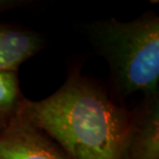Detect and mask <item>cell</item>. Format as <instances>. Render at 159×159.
Returning a JSON list of instances; mask_svg holds the SVG:
<instances>
[{
    "instance_id": "8992f818",
    "label": "cell",
    "mask_w": 159,
    "mask_h": 159,
    "mask_svg": "<svg viewBox=\"0 0 159 159\" xmlns=\"http://www.w3.org/2000/svg\"><path fill=\"white\" fill-rule=\"evenodd\" d=\"M25 98L20 89L18 71L0 69V132L18 116Z\"/></svg>"
},
{
    "instance_id": "277c9868",
    "label": "cell",
    "mask_w": 159,
    "mask_h": 159,
    "mask_svg": "<svg viewBox=\"0 0 159 159\" xmlns=\"http://www.w3.org/2000/svg\"><path fill=\"white\" fill-rule=\"evenodd\" d=\"M0 159H69L61 148L21 114L0 132Z\"/></svg>"
},
{
    "instance_id": "52a82bcc",
    "label": "cell",
    "mask_w": 159,
    "mask_h": 159,
    "mask_svg": "<svg viewBox=\"0 0 159 159\" xmlns=\"http://www.w3.org/2000/svg\"><path fill=\"white\" fill-rule=\"evenodd\" d=\"M29 3L30 1H27V0H0V14L11 11L12 8L22 7Z\"/></svg>"
},
{
    "instance_id": "7a4b0ae2",
    "label": "cell",
    "mask_w": 159,
    "mask_h": 159,
    "mask_svg": "<svg viewBox=\"0 0 159 159\" xmlns=\"http://www.w3.org/2000/svg\"><path fill=\"white\" fill-rule=\"evenodd\" d=\"M88 37L110 67L111 96L117 102L136 92L159 91V18L145 11L129 22L107 19L89 24Z\"/></svg>"
},
{
    "instance_id": "6da1fadb",
    "label": "cell",
    "mask_w": 159,
    "mask_h": 159,
    "mask_svg": "<svg viewBox=\"0 0 159 159\" xmlns=\"http://www.w3.org/2000/svg\"><path fill=\"white\" fill-rule=\"evenodd\" d=\"M128 111L75 64L55 93L37 101L25 98L19 114L69 159H120Z\"/></svg>"
},
{
    "instance_id": "5b68a950",
    "label": "cell",
    "mask_w": 159,
    "mask_h": 159,
    "mask_svg": "<svg viewBox=\"0 0 159 159\" xmlns=\"http://www.w3.org/2000/svg\"><path fill=\"white\" fill-rule=\"evenodd\" d=\"M46 44L41 34L19 25L0 24V69L18 71Z\"/></svg>"
},
{
    "instance_id": "3957f363",
    "label": "cell",
    "mask_w": 159,
    "mask_h": 159,
    "mask_svg": "<svg viewBox=\"0 0 159 159\" xmlns=\"http://www.w3.org/2000/svg\"><path fill=\"white\" fill-rule=\"evenodd\" d=\"M120 159H159V91L128 111Z\"/></svg>"
}]
</instances>
